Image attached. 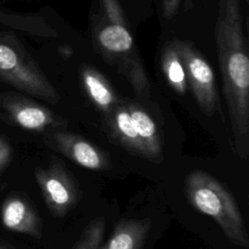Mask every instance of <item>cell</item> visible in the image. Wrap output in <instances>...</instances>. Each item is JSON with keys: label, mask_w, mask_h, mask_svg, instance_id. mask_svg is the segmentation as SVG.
Masks as SVG:
<instances>
[{"label": "cell", "mask_w": 249, "mask_h": 249, "mask_svg": "<svg viewBox=\"0 0 249 249\" xmlns=\"http://www.w3.org/2000/svg\"><path fill=\"white\" fill-rule=\"evenodd\" d=\"M214 38L235 153L249 155V57L240 0H219Z\"/></svg>", "instance_id": "cell-1"}, {"label": "cell", "mask_w": 249, "mask_h": 249, "mask_svg": "<svg viewBox=\"0 0 249 249\" xmlns=\"http://www.w3.org/2000/svg\"><path fill=\"white\" fill-rule=\"evenodd\" d=\"M184 193L189 203L211 217L233 244L249 247V237L242 214L231 193L218 179L203 170L185 176Z\"/></svg>", "instance_id": "cell-2"}, {"label": "cell", "mask_w": 249, "mask_h": 249, "mask_svg": "<svg viewBox=\"0 0 249 249\" xmlns=\"http://www.w3.org/2000/svg\"><path fill=\"white\" fill-rule=\"evenodd\" d=\"M103 20L96 31V41L102 53L112 60L127 78L135 93L141 97L149 95L146 72L136 53L134 41L118 0H101Z\"/></svg>", "instance_id": "cell-3"}, {"label": "cell", "mask_w": 249, "mask_h": 249, "mask_svg": "<svg viewBox=\"0 0 249 249\" xmlns=\"http://www.w3.org/2000/svg\"><path fill=\"white\" fill-rule=\"evenodd\" d=\"M0 79L49 103L60 99L37 63L11 38L0 35Z\"/></svg>", "instance_id": "cell-4"}, {"label": "cell", "mask_w": 249, "mask_h": 249, "mask_svg": "<svg viewBox=\"0 0 249 249\" xmlns=\"http://www.w3.org/2000/svg\"><path fill=\"white\" fill-rule=\"evenodd\" d=\"M183 63L187 84L203 114L213 116L219 106L215 75L211 65L199 51L186 40H173Z\"/></svg>", "instance_id": "cell-5"}, {"label": "cell", "mask_w": 249, "mask_h": 249, "mask_svg": "<svg viewBox=\"0 0 249 249\" xmlns=\"http://www.w3.org/2000/svg\"><path fill=\"white\" fill-rule=\"evenodd\" d=\"M34 176L46 206L53 216H65L80 201L79 188L58 159L53 158L46 168H37Z\"/></svg>", "instance_id": "cell-6"}, {"label": "cell", "mask_w": 249, "mask_h": 249, "mask_svg": "<svg viewBox=\"0 0 249 249\" xmlns=\"http://www.w3.org/2000/svg\"><path fill=\"white\" fill-rule=\"evenodd\" d=\"M0 106L18 126L44 131L61 126L63 121L48 108L16 93H0Z\"/></svg>", "instance_id": "cell-7"}, {"label": "cell", "mask_w": 249, "mask_h": 249, "mask_svg": "<svg viewBox=\"0 0 249 249\" xmlns=\"http://www.w3.org/2000/svg\"><path fill=\"white\" fill-rule=\"evenodd\" d=\"M50 147L64 155L76 164L92 170H108L112 167L108 156L83 137L62 131L49 135Z\"/></svg>", "instance_id": "cell-8"}, {"label": "cell", "mask_w": 249, "mask_h": 249, "mask_svg": "<svg viewBox=\"0 0 249 249\" xmlns=\"http://www.w3.org/2000/svg\"><path fill=\"white\" fill-rule=\"evenodd\" d=\"M1 221L3 226L17 232L41 238L43 226L33 205L20 196H10L2 203Z\"/></svg>", "instance_id": "cell-9"}, {"label": "cell", "mask_w": 249, "mask_h": 249, "mask_svg": "<svg viewBox=\"0 0 249 249\" xmlns=\"http://www.w3.org/2000/svg\"><path fill=\"white\" fill-rule=\"evenodd\" d=\"M151 226L148 218L123 220L116 225L109 239L98 249H141Z\"/></svg>", "instance_id": "cell-10"}, {"label": "cell", "mask_w": 249, "mask_h": 249, "mask_svg": "<svg viewBox=\"0 0 249 249\" xmlns=\"http://www.w3.org/2000/svg\"><path fill=\"white\" fill-rule=\"evenodd\" d=\"M110 128L113 137L130 153L148 160L147 151L136 131L126 106L117 105L110 113Z\"/></svg>", "instance_id": "cell-11"}, {"label": "cell", "mask_w": 249, "mask_h": 249, "mask_svg": "<svg viewBox=\"0 0 249 249\" xmlns=\"http://www.w3.org/2000/svg\"><path fill=\"white\" fill-rule=\"evenodd\" d=\"M127 110L132 119L136 131L147 151L148 160L159 162L162 160V146L160 136L151 116L137 105L130 104Z\"/></svg>", "instance_id": "cell-12"}, {"label": "cell", "mask_w": 249, "mask_h": 249, "mask_svg": "<svg viewBox=\"0 0 249 249\" xmlns=\"http://www.w3.org/2000/svg\"><path fill=\"white\" fill-rule=\"evenodd\" d=\"M81 77L85 89L92 102L102 111L110 113L117 106V97L105 77L90 66L82 68Z\"/></svg>", "instance_id": "cell-13"}, {"label": "cell", "mask_w": 249, "mask_h": 249, "mask_svg": "<svg viewBox=\"0 0 249 249\" xmlns=\"http://www.w3.org/2000/svg\"><path fill=\"white\" fill-rule=\"evenodd\" d=\"M161 69L170 87L179 94L187 90V78L183 63L180 59L174 42L167 43L162 49L160 55Z\"/></svg>", "instance_id": "cell-14"}, {"label": "cell", "mask_w": 249, "mask_h": 249, "mask_svg": "<svg viewBox=\"0 0 249 249\" xmlns=\"http://www.w3.org/2000/svg\"><path fill=\"white\" fill-rule=\"evenodd\" d=\"M105 225V218L102 216L92 219L83 230L73 249H98L104 236Z\"/></svg>", "instance_id": "cell-15"}, {"label": "cell", "mask_w": 249, "mask_h": 249, "mask_svg": "<svg viewBox=\"0 0 249 249\" xmlns=\"http://www.w3.org/2000/svg\"><path fill=\"white\" fill-rule=\"evenodd\" d=\"M184 2V9L189 10L192 6V0H162V12L165 18H171L176 14L181 5Z\"/></svg>", "instance_id": "cell-16"}, {"label": "cell", "mask_w": 249, "mask_h": 249, "mask_svg": "<svg viewBox=\"0 0 249 249\" xmlns=\"http://www.w3.org/2000/svg\"><path fill=\"white\" fill-rule=\"evenodd\" d=\"M13 155V150L5 137H0V171L3 170L10 162Z\"/></svg>", "instance_id": "cell-17"}, {"label": "cell", "mask_w": 249, "mask_h": 249, "mask_svg": "<svg viewBox=\"0 0 249 249\" xmlns=\"http://www.w3.org/2000/svg\"><path fill=\"white\" fill-rule=\"evenodd\" d=\"M0 249H13V248H11L9 245L5 243H0Z\"/></svg>", "instance_id": "cell-18"}]
</instances>
